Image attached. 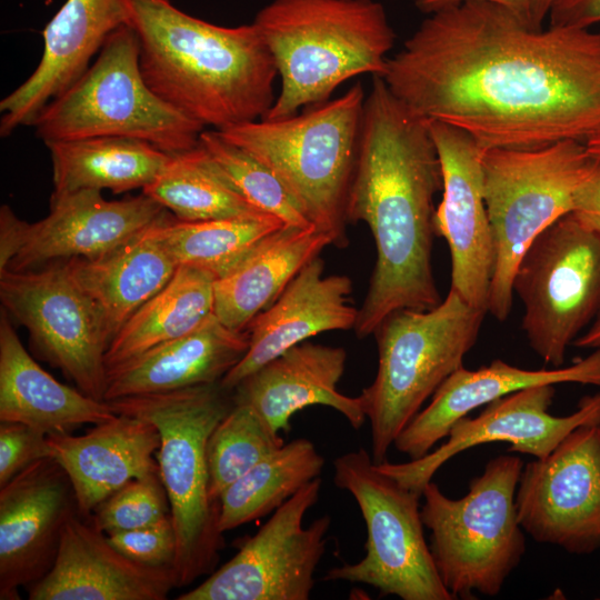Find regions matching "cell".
<instances>
[{"label":"cell","mask_w":600,"mask_h":600,"mask_svg":"<svg viewBox=\"0 0 600 600\" xmlns=\"http://www.w3.org/2000/svg\"><path fill=\"white\" fill-rule=\"evenodd\" d=\"M94 426L82 436H48L50 457L67 472L78 510L87 517L131 480L159 474L152 454L160 447V433L152 422L118 414Z\"/></svg>","instance_id":"obj_25"},{"label":"cell","mask_w":600,"mask_h":600,"mask_svg":"<svg viewBox=\"0 0 600 600\" xmlns=\"http://www.w3.org/2000/svg\"><path fill=\"white\" fill-rule=\"evenodd\" d=\"M572 214L587 229L600 234V162L597 161L573 196Z\"/></svg>","instance_id":"obj_41"},{"label":"cell","mask_w":600,"mask_h":600,"mask_svg":"<svg viewBox=\"0 0 600 600\" xmlns=\"http://www.w3.org/2000/svg\"><path fill=\"white\" fill-rule=\"evenodd\" d=\"M516 507L536 541L573 554L600 549V423L579 426L547 457L524 464Z\"/></svg>","instance_id":"obj_15"},{"label":"cell","mask_w":600,"mask_h":600,"mask_svg":"<svg viewBox=\"0 0 600 600\" xmlns=\"http://www.w3.org/2000/svg\"><path fill=\"white\" fill-rule=\"evenodd\" d=\"M580 349H600V309L588 328L574 340Z\"/></svg>","instance_id":"obj_43"},{"label":"cell","mask_w":600,"mask_h":600,"mask_svg":"<svg viewBox=\"0 0 600 600\" xmlns=\"http://www.w3.org/2000/svg\"><path fill=\"white\" fill-rule=\"evenodd\" d=\"M124 24L119 0H67L42 31L43 53L31 76L0 101V136L32 126L39 112L89 68L107 38Z\"/></svg>","instance_id":"obj_22"},{"label":"cell","mask_w":600,"mask_h":600,"mask_svg":"<svg viewBox=\"0 0 600 600\" xmlns=\"http://www.w3.org/2000/svg\"><path fill=\"white\" fill-rule=\"evenodd\" d=\"M216 280L207 270L179 266L170 281L111 340L106 351L107 370L191 332L213 316Z\"/></svg>","instance_id":"obj_31"},{"label":"cell","mask_w":600,"mask_h":600,"mask_svg":"<svg viewBox=\"0 0 600 600\" xmlns=\"http://www.w3.org/2000/svg\"><path fill=\"white\" fill-rule=\"evenodd\" d=\"M108 539L136 562L159 568L173 567L177 539L171 516L142 528L113 533Z\"/></svg>","instance_id":"obj_38"},{"label":"cell","mask_w":600,"mask_h":600,"mask_svg":"<svg viewBox=\"0 0 600 600\" xmlns=\"http://www.w3.org/2000/svg\"><path fill=\"white\" fill-rule=\"evenodd\" d=\"M2 309L29 332L38 357L87 396L104 400L109 342L93 304L64 261L0 272Z\"/></svg>","instance_id":"obj_13"},{"label":"cell","mask_w":600,"mask_h":600,"mask_svg":"<svg viewBox=\"0 0 600 600\" xmlns=\"http://www.w3.org/2000/svg\"><path fill=\"white\" fill-rule=\"evenodd\" d=\"M550 26L589 28L600 22V0H556Z\"/></svg>","instance_id":"obj_42"},{"label":"cell","mask_w":600,"mask_h":600,"mask_svg":"<svg viewBox=\"0 0 600 600\" xmlns=\"http://www.w3.org/2000/svg\"><path fill=\"white\" fill-rule=\"evenodd\" d=\"M442 172L428 120L397 98L379 77L366 96L348 223L364 222L376 264L354 331L363 339L399 309L428 310L441 302L432 269L434 196Z\"/></svg>","instance_id":"obj_2"},{"label":"cell","mask_w":600,"mask_h":600,"mask_svg":"<svg viewBox=\"0 0 600 600\" xmlns=\"http://www.w3.org/2000/svg\"><path fill=\"white\" fill-rule=\"evenodd\" d=\"M166 211L144 193L121 200H107L92 189L51 194L50 212L43 219L29 223L16 217V256L7 270L100 257L142 232Z\"/></svg>","instance_id":"obj_19"},{"label":"cell","mask_w":600,"mask_h":600,"mask_svg":"<svg viewBox=\"0 0 600 600\" xmlns=\"http://www.w3.org/2000/svg\"><path fill=\"white\" fill-rule=\"evenodd\" d=\"M352 292L348 276L326 274L322 259L311 260L249 323L248 350L220 383L233 390L259 368L307 339L321 332L354 329L359 309Z\"/></svg>","instance_id":"obj_21"},{"label":"cell","mask_w":600,"mask_h":600,"mask_svg":"<svg viewBox=\"0 0 600 600\" xmlns=\"http://www.w3.org/2000/svg\"><path fill=\"white\" fill-rule=\"evenodd\" d=\"M50 457L48 436L19 422L0 424V487L33 462Z\"/></svg>","instance_id":"obj_39"},{"label":"cell","mask_w":600,"mask_h":600,"mask_svg":"<svg viewBox=\"0 0 600 600\" xmlns=\"http://www.w3.org/2000/svg\"><path fill=\"white\" fill-rule=\"evenodd\" d=\"M597 160L584 142L538 149H484L483 197L494 247L488 312L508 319L518 263L534 238L572 211L573 196Z\"/></svg>","instance_id":"obj_10"},{"label":"cell","mask_w":600,"mask_h":600,"mask_svg":"<svg viewBox=\"0 0 600 600\" xmlns=\"http://www.w3.org/2000/svg\"><path fill=\"white\" fill-rule=\"evenodd\" d=\"M320 489L319 477L308 482L244 539L233 558L177 599L308 600L331 523L324 514L303 527L304 514L318 501Z\"/></svg>","instance_id":"obj_14"},{"label":"cell","mask_w":600,"mask_h":600,"mask_svg":"<svg viewBox=\"0 0 600 600\" xmlns=\"http://www.w3.org/2000/svg\"><path fill=\"white\" fill-rule=\"evenodd\" d=\"M588 152L591 154L593 159L600 162V130H598L594 134H592L586 142H584Z\"/></svg>","instance_id":"obj_44"},{"label":"cell","mask_w":600,"mask_h":600,"mask_svg":"<svg viewBox=\"0 0 600 600\" xmlns=\"http://www.w3.org/2000/svg\"><path fill=\"white\" fill-rule=\"evenodd\" d=\"M531 349L553 368L600 309V234L569 212L539 233L512 282Z\"/></svg>","instance_id":"obj_12"},{"label":"cell","mask_w":600,"mask_h":600,"mask_svg":"<svg viewBox=\"0 0 600 600\" xmlns=\"http://www.w3.org/2000/svg\"><path fill=\"white\" fill-rule=\"evenodd\" d=\"M330 244L331 237L314 226H284L216 280V318L230 329L246 331L252 319Z\"/></svg>","instance_id":"obj_29"},{"label":"cell","mask_w":600,"mask_h":600,"mask_svg":"<svg viewBox=\"0 0 600 600\" xmlns=\"http://www.w3.org/2000/svg\"><path fill=\"white\" fill-rule=\"evenodd\" d=\"M346 363L343 348L304 341L243 379L233 399L251 406L277 432H288L291 417L313 404L337 410L358 430L367 420L362 401L338 390Z\"/></svg>","instance_id":"obj_24"},{"label":"cell","mask_w":600,"mask_h":600,"mask_svg":"<svg viewBox=\"0 0 600 600\" xmlns=\"http://www.w3.org/2000/svg\"><path fill=\"white\" fill-rule=\"evenodd\" d=\"M170 516L160 473L134 479L103 499L91 519L107 536L142 528Z\"/></svg>","instance_id":"obj_37"},{"label":"cell","mask_w":600,"mask_h":600,"mask_svg":"<svg viewBox=\"0 0 600 600\" xmlns=\"http://www.w3.org/2000/svg\"><path fill=\"white\" fill-rule=\"evenodd\" d=\"M286 224L273 216L181 221L167 210L156 228L177 266L221 278Z\"/></svg>","instance_id":"obj_34"},{"label":"cell","mask_w":600,"mask_h":600,"mask_svg":"<svg viewBox=\"0 0 600 600\" xmlns=\"http://www.w3.org/2000/svg\"><path fill=\"white\" fill-rule=\"evenodd\" d=\"M487 313L454 290L434 308L389 313L373 336L378 368L360 399L371 431V457L386 461L388 451L424 402L458 369L476 344Z\"/></svg>","instance_id":"obj_7"},{"label":"cell","mask_w":600,"mask_h":600,"mask_svg":"<svg viewBox=\"0 0 600 600\" xmlns=\"http://www.w3.org/2000/svg\"><path fill=\"white\" fill-rule=\"evenodd\" d=\"M466 1H483L501 6L532 30L542 29V23L556 2V0H416L414 4L421 12L431 14Z\"/></svg>","instance_id":"obj_40"},{"label":"cell","mask_w":600,"mask_h":600,"mask_svg":"<svg viewBox=\"0 0 600 600\" xmlns=\"http://www.w3.org/2000/svg\"><path fill=\"white\" fill-rule=\"evenodd\" d=\"M32 126L43 142L123 137L167 153L194 148L206 129L149 88L137 37L127 24L107 38L94 62L39 112Z\"/></svg>","instance_id":"obj_9"},{"label":"cell","mask_w":600,"mask_h":600,"mask_svg":"<svg viewBox=\"0 0 600 600\" xmlns=\"http://www.w3.org/2000/svg\"><path fill=\"white\" fill-rule=\"evenodd\" d=\"M118 416L111 404L70 388L43 370L22 346L4 309L0 314V421L47 436L71 433Z\"/></svg>","instance_id":"obj_27"},{"label":"cell","mask_w":600,"mask_h":600,"mask_svg":"<svg viewBox=\"0 0 600 600\" xmlns=\"http://www.w3.org/2000/svg\"><path fill=\"white\" fill-rule=\"evenodd\" d=\"M78 510L62 467L40 459L0 487V599L18 600L52 568L67 519Z\"/></svg>","instance_id":"obj_18"},{"label":"cell","mask_w":600,"mask_h":600,"mask_svg":"<svg viewBox=\"0 0 600 600\" xmlns=\"http://www.w3.org/2000/svg\"><path fill=\"white\" fill-rule=\"evenodd\" d=\"M382 79L413 112L483 149L586 142L600 130V31L532 30L490 2L429 14Z\"/></svg>","instance_id":"obj_1"},{"label":"cell","mask_w":600,"mask_h":600,"mask_svg":"<svg viewBox=\"0 0 600 600\" xmlns=\"http://www.w3.org/2000/svg\"><path fill=\"white\" fill-rule=\"evenodd\" d=\"M523 466L514 454L494 457L459 499L447 497L433 481L423 488L421 518L430 530V552L454 599L499 594L520 563L526 538L516 491Z\"/></svg>","instance_id":"obj_8"},{"label":"cell","mask_w":600,"mask_h":600,"mask_svg":"<svg viewBox=\"0 0 600 600\" xmlns=\"http://www.w3.org/2000/svg\"><path fill=\"white\" fill-rule=\"evenodd\" d=\"M324 464L314 444L299 438L262 459L220 496L219 529L223 533L277 510Z\"/></svg>","instance_id":"obj_33"},{"label":"cell","mask_w":600,"mask_h":600,"mask_svg":"<svg viewBox=\"0 0 600 600\" xmlns=\"http://www.w3.org/2000/svg\"><path fill=\"white\" fill-rule=\"evenodd\" d=\"M333 483L351 493L367 528L366 556L326 580L366 583L402 600H453L423 534L420 493L383 473L364 448L333 461Z\"/></svg>","instance_id":"obj_11"},{"label":"cell","mask_w":600,"mask_h":600,"mask_svg":"<svg viewBox=\"0 0 600 600\" xmlns=\"http://www.w3.org/2000/svg\"><path fill=\"white\" fill-rule=\"evenodd\" d=\"M428 127L442 172V199L433 222L450 250V289L488 313L494 247L483 197L484 149L457 127L438 120H428Z\"/></svg>","instance_id":"obj_17"},{"label":"cell","mask_w":600,"mask_h":600,"mask_svg":"<svg viewBox=\"0 0 600 600\" xmlns=\"http://www.w3.org/2000/svg\"><path fill=\"white\" fill-rule=\"evenodd\" d=\"M253 24L281 80L264 119L324 102L356 76L382 77L396 39L383 6L374 0H273Z\"/></svg>","instance_id":"obj_4"},{"label":"cell","mask_w":600,"mask_h":600,"mask_svg":"<svg viewBox=\"0 0 600 600\" xmlns=\"http://www.w3.org/2000/svg\"><path fill=\"white\" fill-rule=\"evenodd\" d=\"M283 444L279 432L251 406L234 401L231 410L214 427L207 443L211 497L220 501L226 488Z\"/></svg>","instance_id":"obj_35"},{"label":"cell","mask_w":600,"mask_h":600,"mask_svg":"<svg viewBox=\"0 0 600 600\" xmlns=\"http://www.w3.org/2000/svg\"><path fill=\"white\" fill-rule=\"evenodd\" d=\"M108 402L118 414L152 422L160 433L157 462L177 539L176 588L209 576L224 540L219 529L220 501L209 490L207 443L234 404L232 390L216 382Z\"/></svg>","instance_id":"obj_5"},{"label":"cell","mask_w":600,"mask_h":600,"mask_svg":"<svg viewBox=\"0 0 600 600\" xmlns=\"http://www.w3.org/2000/svg\"><path fill=\"white\" fill-rule=\"evenodd\" d=\"M360 82L300 114L258 119L218 131L269 167L318 230L348 244L346 204L366 100Z\"/></svg>","instance_id":"obj_6"},{"label":"cell","mask_w":600,"mask_h":600,"mask_svg":"<svg viewBox=\"0 0 600 600\" xmlns=\"http://www.w3.org/2000/svg\"><path fill=\"white\" fill-rule=\"evenodd\" d=\"M119 1L138 40L142 76L164 102L217 131L266 116L278 72L253 22L222 27L171 0Z\"/></svg>","instance_id":"obj_3"},{"label":"cell","mask_w":600,"mask_h":600,"mask_svg":"<svg viewBox=\"0 0 600 600\" xmlns=\"http://www.w3.org/2000/svg\"><path fill=\"white\" fill-rule=\"evenodd\" d=\"M200 143L257 209L289 227L313 226L279 177L257 158L213 129L201 132Z\"/></svg>","instance_id":"obj_36"},{"label":"cell","mask_w":600,"mask_h":600,"mask_svg":"<svg viewBox=\"0 0 600 600\" xmlns=\"http://www.w3.org/2000/svg\"><path fill=\"white\" fill-rule=\"evenodd\" d=\"M157 221L100 257L64 260L71 277L93 304L109 343L178 268L159 239Z\"/></svg>","instance_id":"obj_28"},{"label":"cell","mask_w":600,"mask_h":600,"mask_svg":"<svg viewBox=\"0 0 600 600\" xmlns=\"http://www.w3.org/2000/svg\"><path fill=\"white\" fill-rule=\"evenodd\" d=\"M142 193L181 221L267 214L241 194L200 141L194 148L170 153L162 170Z\"/></svg>","instance_id":"obj_32"},{"label":"cell","mask_w":600,"mask_h":600,"mask_svg":"<svg viewBox=\"0 0 600 600\" xmlns=\"http://www.w3.org/2000/svg\"><path fill=\"white\" fill-rule=\"evenodd\" d=\"M4 207H8V206H4ZM4 207H3V208H4ZM3 208H2V209H3ZM2 209H1V210H2ZM0 214H1V212H0ZM0 249H1V247H0ZM1 252H2V250H1ZM2 253H3V252H2ZM3 256H4L6 258H8L4 253H3ZM8 259H10V258H8ZM10 260H11V259H10Z\"/></svg>","instance_id":"obj_45"},{"label":"cell","mask_w":600,"mask_h":600,"mask_svg":"<svg viewBox=\"0 0 600 600\" xmlns=\"http://www.w3.org/2000/svg\"><path fill=\"white\" fill-rule=\"evenodd\" d=\"M51 163L53 196L92 189L114 194L150 184L170 153L137 139L93 137L44 142Z\"/></svg>","instance_id":"obj_30"},{"label":"cell","mask_w":600,"mask_h":600,"mask_svg":"<svg viewBox=\"0 0 600 600\" xmlns=\"http://www.w3.org/2000/svg\"><path fill=\"white\" fill-rule=\"evenodd\" d=\"M558 383L600 387V349L569 366L552 369H522L501 359L476 370L461 367L403 428L393 446L410 460L419 459L448 436L456 421L472 410L529 387Z\"/></svg>","instance_id":"obj_23"},{"label":"cell","mask_w":600,"mask_h":600,"mask_svg":"<svg viewBox=\"0 0 600 600\" xmlns=\"http://www.w3.org/2000/svg\"><path fill=\"white\" fill-rule=\"evenodd\" d=\"M248 347L247 331L213 314L191 332L109 368L104 401L220 382Z\"/></svg>","instance_id":"obj_26"},{"label":"cell","mask_w":600,"mask_h":600,"mask_svg":"<svg viewBox=\"0 0 600 600\" xmlns=\"http://www.w3.org/2000/svg\"><path fill=\"white\" fill-rule=\"evenodd\" d=\"M554 396L553 384L512 392L486 404L474 418H460L448 440L426 456L408 462L386 460L377 466L402 487L422 496L426 484L449 459L476 446L500 441L509 444L508 452L544 458L579 426L600 423V391L582 397L577 409L562 417L549 412Z\"/></svg>","instance_id":"obj_16"},{"label":"cell","mask_w":600,"mask_h":600,"mask_svg":"<svg viewBox=\"0 0 600 600\" xmlns=\"http://www.w3.org/2000/svg\"><path fill=\"white\" fill-rule=\"evenodd\" d=\"M176 588L172 568L136 562L76 510L62 529L50 571L29 587L30 600H164Z\"/></svg>","instance_id":"obj_20"}]
</instances>
